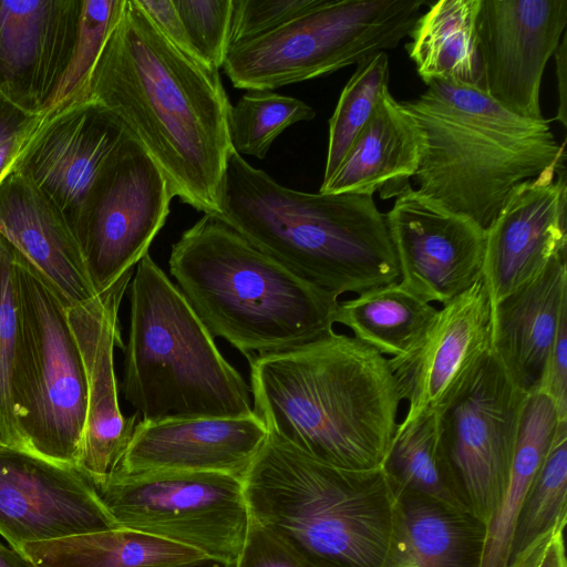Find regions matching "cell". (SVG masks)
I'll return each mask as SVG.
<instances>
[{
	"instance_id": "obj_42",
	"label": "cell",
	"mask_w": 567,
	"mask_h": 567,
	"mask_svg": "<svg viewBox=\"0 0 567 567\" xmlns=\"http://www.w3.org/2000/svg\"><path fill=\"white\" fill-rule=\"evenodd\" d=\"M43 114L29 113L0 94V145L35 127Z\"/></svg>"
},
{
	"instance_id": "obj_13",
	"label": "cell",
	"mask_w": 567,
	"mask_h": 567,
	"mask_svg": "<svg viewBox=\"0 0 567 567\" xmlns=\"http://www.w3.org/2000/svg\"><path fill=\"white\" fill-rule=\"evenodd\" d=\"M130 130L93 100L44 112L12 169L37 186L73 230L103 168Z\"/></svg>"
},
{
	"instance_id": "obj_7",
	"label": "cell",
	"mask_w": 567,
	"mask_h": 567,
	"mask_svg": "<svg viewBox=\"0 0 567 567\" xmlns=\"http://www.w3.org/2000/svg\"><path fill=\"white\" fill-rule=\"evenodd\" d=\"M128 288L121 389L141 420L254 415L250 386L150 254L135 266Z\"/></svg>"
},
{
	"instance_id": "obj_20",
	"label": "cell",
	"mask_w": 567,
	"mask_h": 567,
	"mask_svg": "<svg viewBox=\"0 0 567 567\" xmlns=\"http://www.w3.org/2000/svg\"><path fill=\"white\" fill-rule=\"evenodd\" d=\"M81 0H0V94L43 114L71 61Z\"/></svg>"
},
{
	"instance_id": "obj_15",
	"label": "cell",
	"mask_w": 567,
	"mask_h": 567,
	"mask_svg": "<svg viewBox=\"0 0 567 567\" xmlns=\"http://www.w3.org/2000/svg\"><path fill=\"white\" fill-rule=\"evenodd\" d=\"M400 281L446 305L483 278L486 230L414 189L410 183L384 214Z\"/></svg>"
},
{
	"instance_id": "obj_39",
	"label": "cell",
	"mask_w": 567,
	"mask_h": 567,
	"mask_svg": "<svg viewBox=\"0 0 567 567\" xmlns=\"http://www.w3.org/2000/svg\"><path fill=\"white\" fill-rule=\"evenodd\" d=\"M538 391L554 401L561 417H567V312L561 317Z\"/></svg>"
},
{
	"instance_id": "obj_30",
	"label": "cell",
	"mask_w": 567,
	"mask_h": 567,
	"mask_svg": "<svg viewBox=\"0 0 567 567\" xmlns=\"http://www.w3.org/2000/svg\"><path fill=\"white\" fill-rule=\"evenodd\" d=\"M382 467L400 489L471 514L449 463L435 410L398 425Z\"/></svg>"
},
{
	"instance_id": "obj_8",
	"label": "cell",
	"mask_w": 567,
	"mask_h": 567,
	"mask_svg": "<svg viewBox=\"0 0 567 567\" xmlns=\"http://www.w3.org/2000/svg\"><path fill=\"white\" fill-rule=\"evenodd\" d=\"M426 3L322 0L271 32L230 45L224 72L246 91H272L333 73L399 45Z\"/></svg>"
},
{
	"instance_id": "obj_16",
	"label": "cell",
	"mask_w": 567,
	"mask_h": 567,
	"mask_svg": "<svg viewBox=\"0 0 567 567\" xmlns=\"http://www.w3.org/2000/svg\"><path fill=\"white\" fill-rule=\"evenodd\" d=\"M114 528L95 485L78 467L0 449V535L14 551L24 543Z\"/></svg>"
},
{
	"instance_id": "obj_14",
	"label": "cell",
	"mask_w": 567,
	"mask_h": 567,
	"mask_svg": "<svg viewBox=\"0 0 567 567\" xmlns=\"http://www.w3.org/2000/svg\"><path fill=\"white\" fill-rule=\"evenodd\" d=\"M567 24V0H481L476 41L482 89L508 111L542 120L546 64Z\"/></svg>"
},
{
	"instance_id": "obj_10",
	"label": "cell",
	"mask_w": 567,
	"mask_h": 567,
	"mask_svg": "<svg viewBox=\"0 0 567 567\" xmlns=\"http://www.w3.org/2000/svg\"><path fill=\"white\" fill-rule=\"evenodd\" d=\"M118 527L234 564L251 522L243 480L210 472L114 474L96 486Z\"/></svg>"
},
{
	"instance_id": "obj_11",
	"label": "cell",
	"mask_w": 567,
	"mask_h": 567,
	"mask_svg": "<svg viewBox=\"0 0 567 567\" xmlns=\"http://www.w3.org/2000/svg\"><path fill=\"white\" fill-rule=\"evenodd\" d=\"M173 197L163 172L130 131L93 185L72 230L96 295L148 254Z\"/></svg>"
},
{
	"instance_id": "obj_9",
	"label": "cell",
	"mask_w": 567,
	"mask_h": 567,
	"mask_svg": "<svg viewBox=\"0 0 567 567\" xmlns=\"http://www.w3.org/2000/svg\"><path fill=\"white\" fill-rule=\"evenodd\" d=\"M14 264L24 367L20 433L27 451L76 467L87 385L82 354L68 320L69 303L16 247Z\"/></svg>"
},
{
	"instance_id": "obj_44",
	"label": "cell",
	"mask_w": 567,
	"mask_h": 567,
	"mask_svg": "<svg viewBox=\"0 0 567 567\" xmlns=\"http://www.w3.org/2000/svg\"><path fill=\"white\" fill-rule=\"evenodd\" d=\"M0 567H31L17 551L0 543Z\"/></svg>"
},
{
	"instance_id": "obj_38",
	"label": "cell",
	"mask_w": 567,
	"mask_h": 567,
	"mask_svg": "<svg viewBox=\"0 0 567 567\" xmlns=\"http://www.w3.org/2000/svg\"><path fill=\"white\" fill-rule=\"evenodd\" d=\"M235 567H315L270 530L251 519Z\"/></svg>"
},
{
	"instance_id": "obj_12",
	"label": "cell",
	"mask_w": 567,
	"mask_h": 567,
	"mask_svg": "<svg viewBox=\"0 0 567 567\" xmlns=\"http://www.w3.org/2000/svg\"><path fill=\"white\" fill-rule=\"evenodd\" d=\"M527 396L491 350L435 410L455 480L485 527L506 484Z\"/></svg>"
},
{
	"instance_id": "obj_3",
	"label": "cell",
	"mask_w": 567,
	"mask_h": 567,
	"mask_svg": "<svg viewBox=\"0 0 567 567\" xmlns=\"http://www.w3.org/2000/svg\"><path fill=\"white\" fill-rule=\"evenodd\" d=\"M217 217L260 251L338 297L400 279L385 216L373 196L287 188L234 150Z\"/></svg>"
},
{
	"instance_id": "obj_31",
	"label": "cell",
	"mask_w": 567,
	"mask_h": 567,
	"mask_svg": "<svg viewBox=\"0 0 567 567\" xmlns=\"http://www.w3.org/2000/svg\"><path fill=\"white\" fill-rule=\"evenodd\" d=\"M23 398V342L14 246L0 234V435L7 446L21 450H25L19 429Z\"/></svg>"
},
{
	"instance_id": "obj_25",
	"label": "cell",
	"mask_w": 567,
	"mask_h": 567,
	"mask_svg": "<svg viewBox=\"0 0 567 567\" xmlns=\"http://www.w3.org/2000/svg\"><path fill=\"white\" fill-rule=\"evenodd\" d=\"M398 492L386 567H480L483 523L412 492Z\"/></svg>"
},
{
	"instance_id": "obj_33",
	"label": "cell",
	"mask_w": 567,
	"mask_h": 567,
	"mask_svg": "<svg viewBox=\"0 0 567 567\" xmlns=\"http://www.w3.org/2000/svg\"><path fill=\"white\" fill-rule=\"evenodd\" d=\"M386 52H377L357 63L329 120V141L322 184L334 174L352 142L369 120L380 95L389 89Z\"/></svg>"
},
{
	"instance_id": "obj_35",
	"label": "cell",
	"mask_w": 567,
	"mask_h": 567,
	"mask_svg": "<svg viewBox=\"0 0 567 567\" xmlns=\"http://www.w3.org/2000/svg\"><path fill=\"white\" fill-rule=\"evenodd\" d=\"M124 3L125 0H81L71 61L48 110L81 101L91 72L109 34L121 17Z\"/></svg>"
},
{
	"instance_id": "obj_29",
	"label": "cell",
	"mask_w": 567,
	"mask_h": 567,
	"mask_svg": "<svg viewBox=\"0 0 567 567\" xmlns=\"http://www.w3.org/2000/svg\"><path fill=\"white\" fill-rule=\"evenodd\" d=\"M437 310L396 280L339 301L337 322L381 354L394 358L416 347Z\"/></svg>"
},
{
	"instance_id": "obj_43",
	"label": "cell",
	"mask_w": 567,
	"mask_h": 567,
	"mask_svg": "<svg viewBox=\"0 0 567 567\" xmlns=\"http://www.w3.org/2000/svg\"><path fill=\"white\" fill-rule=\"evenodd\" d=\"M554 54L556 58V73L559 97L556 120H558L563 126H566V34H564Z\"/></svg>"
},
{
	"instance_id": "obj_4",
	"label": "cell",
	"mask_w": 567,
	"mask_h": 567,
	"mask_svg": "<svg viewBox=\"0 0 567 567\" xmlns=\"http://www.w3.org/2000/svg\"><path fill=\"white\" fill-rule=\"evenodd\" d=\"M171 275L213 337L247 360L333 331L339 297L306 281L213 215L172 246Z\"/></svg>"
},
{
	"instance_id": "obj_18",
	"label": "cell",
	"mask_w": 567,
	"mask_h": 567,
	"mask_svg": "<svg viewBox=\"0 0 567 567\" xmlns=\"http://www.w3.org/2000/svg\"><path fill=\"white\" fill-rule=\"evenodd\" d=\"M565 155L518 184L486 229L483 280L492 306L567 250Z\"/></svg>"
},
{
	"instance_id": "obj_19",
	"label": "cell",
	"mask_w": 567,
	"mask_h": 567,
	"mask_svg": "<svg viewBox=\"0 0 567 567\" xmlns=\"http://www.w3.org/2000/svg\"><path fill=\"white\" fill-rule=\"evenodd\" d=\"M492 302L482 279L443 305L416 347L389 359L402 401V422L439 409L491 351Z\"/></svg>"
},
{
	"instance_id": "obj_1",
	"label": "cell",
	"mask_w": 567,
	"mask_h": 567,
	"mask_svg": "<svg viewBox=\"0 0 567 567\" xmlns=\"http://www.w3.org/2000/svg\"><path fill=\"white\" fill-rule=\"evenodd\" d=\"M113 112L166 177L174 197L219 215L233 153L231 104L219 72L184 55L153 25L136 0H125L81 101Z\"/></svg>"
},
{
	"instance_id": "obj_34",
	"label": "cell",
	"mask_w": 567,
	"mask_h": 567,
	"mask_svg": "<svg viewBox=\"0 0 567 567\" xmlns=\"http://www.w3.org/2000/svg\"><path fill=\"white\" fill-rule=\"evenodd\" d=\"M315 116L316 111L296 97L272 91H247L231 106V145L239 155L264 159L275 138L287 127Z\"/></svg>"
},
{
	"instance_id": "obj_36",
	"label": "cell",
	"mask_w": 567,
	"mask_h": 567,
	"mask_svg": "<svg viewBox=\"0 0 567 567\" xmlns=\"http://www.w3.org/2000/svg\"><path fill=\"white\" fill-rule=\"evenodd\" d=\"M188 40L212 70L224 65L233 18V0H173Z\"/></svg>"
},
{
	"instance_id": "obj_2",
	"label": "cell",
	"mask_w": 567,
	"mask_h": 567,
	"mask_svg": "<svg viewBox=\"0 0 567 567\" xmlns=\"http://www.w3.org/2000/svg\"><path fill=\"white\" fill-rule=\"evenodd\" d=\"M248 362L252 410L268 433L338 467L382 465L402 402L385 355L333 330Z\"/></svg>"
},
{
	"instance_id": "obj_21",
	"label": "cell",
	"mask_w": 567,
	"mask_h": 567,
	"mask_svg": "<svg viewBox=\"0 0 567 567\" xmlns=\"http://www.w3.org/2000/svg\"><path fill=\"white\" fill-rule=\"evenodd\" d=\"M267 436L255 413L239 419L140 420L115 474L210 472L243 480Z\"/></svg>"
},
{
	"instance_id": "obj_45",
	"label": "cell",
	"mask_w": 567,
	"mask_h": 567,
	"mask_svg": "<svg viewBox=\"0 0 567 567\" xmlns=\"http://www.w3.org/2000/svg\"><path fill=\"white\" fill-rule=\"evenodd\" d=\"M181 567H235V563L226 564V563L217 561L214 559H206V560H203L199 563L185 565V566H181Z\"/></svg>"
},
{
	"instance_id": "obj_6",
	"label": "cell",
	"mask_w": 567,
	"mask_h": 567,
	"mask_svg": "<svg viewBox=\"0 0 567 567\" xmlns=\"http://www.w3.org/2000/svg\"><path fill=\"white\" fill-rule=\"evenodd\" d=\"M402 101L423 133L417 192L485 230L511 192L565 155L551 120L519 116L482 87L445 80Z\"/></svg>"
},
{
	"instance_id": "obj_37",
	"label": "cell",
	"mask_w": 567,
	"mask_h": 567,
	"mask_svg": "<svg viewBox=\"0 0 567 567\" xmlns=\"http://www.w3.org/2000/svg\"><path fill=\"white\" fill-rule=\"evenodd\" d=\"M322 0H233L230 45L271 32Z\"/></svg>"
},
{
	"instance_id": "obj_27",
	"label": "cell",
	"mask_w": 567,
	"mask_h": 567,
	"mask_svg": "<svg viewBox=\"0 0 567 567\" xmlns=\"http://www.w3.org/2000/svg\"><path fill=\"white\" fill-rule=\"evenodd\" d=\"M561 417L543 392L528 394L501 501L485 528L480 567H507L516 519Z\"/></svg>"
},
{
	"instance_id": "obj_40",
	"label": "cell",
	"mask_w": 567,
	"mask_h": 567,
	"mask_svg": "<svg viewBox=\"0 0 567 567\" xmlns=\"http://www.w3.org/2000/svg\"><path fill=\"white\" fill-rule=\"evenodd\" d=\"M136 1L153 25L174 48L187 58L205 65L188 40L183 21L173 0Z\"/></svg>"
},
{
	"instance_id": "obj_46",
	"label": "cell",
	"mask_w": 567,
	"mask_h": 567,
	"mask_svg": "<svg viewBox=\"0 0 567 567\" xmlns=\"http://www.w3.org/2000/svg\"><path fill=\"white\" fill-rule=\"evenodd\" d=\"M4 446H7V445H6L4 441L2 440V437H1V435H0V449H1V447H4Z\"/></svg>"
},
{
	"instance_id": "obj_5",
	"label": "cell",
	"mask_w": 567,
	"mask_h": 567,
	"mask_svg": "<svg viewBox=\"0 0 567 567\" xmlns=\"http://www.w3.org/2000/svg\"><path fill=\"white\" fill-rule=\"evenodd\" d=\"M243 484L251 519L315 567H385L399 492L382 465L338 467L268 433Z\"/></svg>"
},
{
	"instance_id": "obj_24",
	"label": "cell",
	"mask_w": 567,
	"mask_h": 567,
	"mask_svg": "<svg viewBox=\"0 0 567 567\" xmlns=\"http://www.w3.org/2000/svg\"><path fill=\"white\" fill-rule=\"evenodd\" d=\"M423 133L410 111L389 89L380 95L369 120L341 164L319 193L395 196L419 169Z\"/></svg>"
},
{
	"instance_id": "obj_23",
	"label": "cell",
	"mask_w": 567,
	"mask_h": 567,
	"mask_svg": "<svg viewBox=\"0 0 567 567\" xmlns=\"http://www.w3.org/2000/svg\"><path fill=\"white\" fill-rule=\"evenodd\" d=\"M0 234L53 284L69 307L97 296L65 217L14 171L0 182Z\"/></svg>"
},
{
	"instance_id": "obj_22",
	"label": "cell",
	"mask_w": 567,
	"mask_h": 567,
	"mask_svg": "<svg viewBox=\"0 0 567 567\" xmlns=\"http://www.w3.org/2000/svg\"><path fill=\"white\" fill-rule=\"evenodd\" d=\"M567 312V258L492 306L491 350L514 384L537 392L563 315Z\"/></svg>"
},
{
	"instance_id": "obj_32",
	"label": "cell",
	"mask_w": 567,
	"mask_h": 567,
	"mask_svg": "<svg viewBox=\"0 0 567 567\" xmlns=\"http://www.w3.org/2000/svg\"><path fill=\"white\" fill-rule=\"evenodd\" d=\"M566 522L567 419H564L522 504L512 539L511 559L556 524Z\"/></svg>"
},
{
	"instance_id": "obj_41",
	"label": "cell",
	"mask_w": 567,
	"mask_h": 567,
	"mask_svg": "<svg viewBox=\"0 0 567 567\" xmlns=\"http://www.w3.org/2000/svg\"><path fill=\"white\" fill-rule=\"evenodd\" d=\"M566 523L556 524L536 538L514 556L507 567H567L564 537Z\"/></svg>"
},
{
	"instance_id": "obj_26",
	"label": "cell",
	"mask_w": 567,
	"mask_h": 567,
	"mask_svg": "<svg viewBox=\"0 0 567 567\" xmlns=\"http://www.w3.org/2000/svg\"><path fill=\"white\" fill-rule=\"evenodd\" d=\"M31 567H181L210 559L200 551L128 528L24 543Z\"/></svg>"
},
{
	"instance_id": "obj_17",
	"label": "cell",
	"mask_w": 567,
	"mask_h": 567,
	"mask_svg": "<svg viewBox=\"0 0 567 567\" xmlns=\"http://www.w3.org/2000/svg\"><path fill=\"white\" fill-rule=\"evenodd\" d=\"M133 271L80 305L66 307L72 332L82 354L87 385L84 434L78 468L100 486L121 466L138 413L123 415L114 369V347L124 349L118 321L122 298Z\"/></svg>"
},
{
	"instance_id": "obj_28",
	"label": "cell",
	"mask_w": 567,
	"mask_h": 567,
	"mask_svg": "<svg viewBox=\"0 0 567 567\" xmlns=\"http://www.w3.org/2000/svg\"><path fill=\"white\" fill-rule=\"evenodd\" d=\"M481 0H440L421 14L406 51L426 84L452 81L482 87L476 20Z\"/></svg>"
}]
</instances>
